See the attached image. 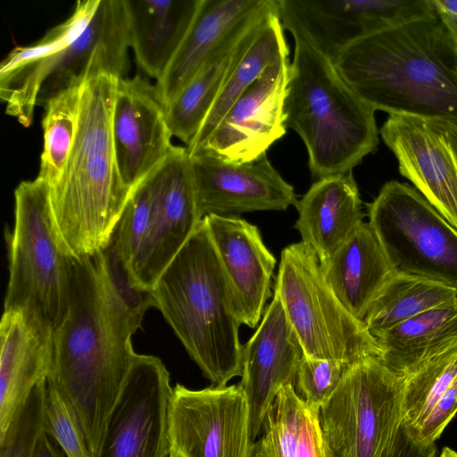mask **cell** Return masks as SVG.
<instances>
[{
	"label": "cell",
	"instance_id": "6da1fadb",
	"mask_svg": "<svg viewBox=\"0 0 457 457\" xmlns=\"http://www.w3.org/2000/svg\"><path fill=\"white\" fill-rule=\"evenodd\" d=\"M134 333L104 286L93 256L78 258L68 311L52 337L46 382L74 411L90 457L99 451L137 355L131 344Z\"/></svg>",
	"mask_w": 457,
	"mask_h": 457
},
{
	"label": "cell",
	"instance_id": "7a4b0ae2",
	"mask_svg": "<svg viewBox=\"0 0 457 457\" xmlns=\"http://www.w3.org/2000/svg\"><path fill=\"white\" fill-rule=\"evenodd\" d=\"M333 64L375 111L457 124V46L438 13L367 34Z\"/></svg>",
	"mask_w": 457,
	"mask_h": 457
},
{
	"label": "cell",
	"instance_id": "3957f363",
	"mask_svg": "<svg viewBox=\"0 0 457 457\" xmlns=\"http://www.w3.org/2000/svg\"><path fill=\"white\" fill-rule=\"evenodd\" d=\"M118 78L83 83L77 133L63 171L49 187L58 228L77 258L93 256L109 240L132 193L117 164L112 117Z\"/></svg>",
	"mask_w": 457,
	"mask_h": 457
},
{
	"label": "cell",
	"instance_id": "277c9868",
	"mask_svg": "<svg viewBox=\"0 0 457 457\" xmlns=\"http://www.w3.org/2000/svg\"><path fill=\"white\" fill-rule=\"evenodd\" d=\"M152 293L155 307L212 386H227L241 376L242 321L204 219Z\"/></svg>",
	"mask_w": 457,
	"mask_h": 457
},
{
	"label": "cell",
	"instance_id": "5b68a950",
	"mask_svg": "<svg viewBox=\"0 0 457 457\" xmlns=\"http://www.w3.org/2000/svg\"><path fill=\"white\" fill-rule=\"evenodd\" d=\"M285 124L303 139L312 179L353 171L378 145L375 110L333 62L295 39L284 105Z\"/></svg>",
	"mask_w": 457,
	"mask_h": 457
},
{
	"label": "cell",
	"instance_id": "8992f818",
	"mask_svg": "<svg viewBox=\"0 0 457 457\" xmlns=\"http://www.w3.org/2000/svg\"><path fill=\"white\" fill-rule=\"evenodd\" d=\"M14 196L4 312H21L53 335L68 311L78 258L58 228L45 180L22 181Z\"/></svg>",
	"mask_w": 457,
	"mask_h": 457
},
{
	"label": "cell",
	"instance_id": "52a82bcc",
	"mask_svg": "<svg viewBox=\"0 0 457 457\" xmlns=\"http://www.w3.org/2000/svg\"><path fill=\"white\" fill-rule=\"evenodd\" d=\"M275 291L306 357L347 365L379 357L376 338L339 301L317 254L303 241L282 250Z\"/></svg>",
	"mask_w": 457,
	"mask_h": 457
},
{
	"label": "cell",
	"instance_id": "ba28073f",
	"mask_svg": "<svg viewBox=\"0 0 457 457\" xmlns=\"http://www.w3.org/2000/svg\"><path fill=\"white\" fill-rule=\"evenodd\" d=\"M367 207L395 272L457 289V229L414 187L388 181Z\"/></svg>",
	"mask_w": 457,
	"mask_h": 457
},
{
	"label": "cell",
	"instance_id": "9c48e42d",
	"mask_svg": "<svg viewBox=\"0 0 457 457\" xmlns=\"http://www.w3.org/2000/svg\"><path fill=\"white\" fill-rule=\"evenodd\" d=\"M403 378L377 357L351 364L320 409L333 457H382L402 422Z\"/></svg>",
	"mask_w": 457,
	"mask_h": 457
},
{
	"label": "cell",
	"instance_id": "30bf717a",
	"mask_svg": "<svg viewBox=\"0 0 457 457\" xmlns=\"http://www.w3.org/2000/svg\"><path fill=\"white\" fill-rule=\"evenodd\" d=\"M168 435L179 457H253L248 399L239 386L172 388Z\"/></svg>",
	"mask_w": 457,
	"mask_h": 457
},
{
	"label": "cell",
	"instance_id": "8fae6325",
	"mask_svg": "<svg viewBox=\"0 0 457 457\" xmlns=\"http://www.w3.org/2000/svg\"><path fill=\"white\" fill-rule=\"evenodd\" d=\"M278 16L294 39L332 62L356 39L412 20L437 14L432 0H277Z\"/></svg>",
	"mask_w": 457,
	"mask_h": 457
},
{
	"label": "cell",
	"instance_id": "7c38bea8",
	"mask_svg": "<svg viewBox=\"0 0 457 457\" xmlns=\"http://www.w3.org/2000/svg\"><path fill=\"white\" fill-rule=\"evenodd\" d=\"M149 178L151 198L147 230L131 272L138 286L152 290L203 218L187 147L175 145Z\"/></svg>",
	"mask_w": 457,
	"mask_h": 457
},
{
	"label": "cell",
	"instance_id": "4fadbf2b",
	"mask_svg": "<svg viewBox=\"0 0 457 457\" xmlns=\"http://www.w3.org/2000/svg\"><path fill=\"white\" fill-rule=\"evenodd\" d=\"M379 133L401 175L457 229V124L390 114Z\"/></svg>",
	"mask_w": 457,
	"mask_h": 457
},
{
	"label": "cell",
	"instance_id": "5bb4252c",
	"mask_svg": "<svg viewBox=\"0 0 457 457\" xmlns=\"http://www.w3.org/2000/svg\"><path fill=\"white\" fill-rule=\"evenodd\" d=\"M172 388L161 359L137 354L95 457H169Z\"/></svg>",
	"mask_w": 457,
	"mask_h": 457
},
{
	"label": "cell",
	"instance_id": "9a60e30c",
	"mask_svg": "<svg viewBox=\"0 0 457 457\" xmlns=\"http://www.w3.org/2000/svg\"><path fill=\"white\" fill-rule=\"evenodd\" d=\"M200 214L237 216L255 211H284L297 204L294 187L272 166L267 154L231 162L201 150L190 155Z\"/></svg>",
	"mask_w": 457,
	"mask_h": 457
},
{
	"label": "cell",
	"instance_id": "2e32d148",
	"mask_svg": "<svg viewBox=\"0 0 457 457\" xmlns=\"http://www.w3.org/2000/svg\"><path fill=\"white\" fill-rule=\"evenodd\" d=\"M112 130L119 171L131 191L175 147L160 91L140 75L118 79Z\"/></svg>",
	"mask_w": 457,
	"mask_h": 457
},
{
	"label": "cell",
	"instance_id": "e0dca14e",
	"mask_svg": "<svg viewBox=\"0 0 457 457\" xmlns=\"http://www.w3.org/2000/svg\"><path fill=\"white\" fill-rule=\"evenodd\" d=\"M289 67L288 57L266 68L235 101L199 151L237 162L266 154L287 131L284 105Z\"/></svg>",
	"mask_w": 457,
	"mask_h": 457
},
{
	"label": "cell",
	"instance_id": "ac0fdd59",
	"mask_svg": "<svg viewBox=\"0 0 457 457\" xmlns=\"http://www.w3.org/2000/svg\"><path fill=\"white\" fill-rule=\"evenodd\" d=\"M129 35L125 0H100L85 31L50 58L39 75L37 104L100 74L126 78Z\"/></svg>",
	"mask_w": 457,
	"mask_h": 457
},
{
	"label": "cell",
	"instance_id": "d6986e66",
	"mask_svg": "<svg viewBox=\"0 0 457 457\" xmlns=\"http://www.w3.org/2000/svg\"><path fill=\"white\" fill-rule=\"evenodd\" d=\"M303 354L280 297L274 290L261 324L242 351V378L238 385L248 399L253 443L279 389L287 384L295 386Z\"/></svg>",
	"mask_w": 457,
	"mask_h": 457
},
{
	"label": "cell",
	"instance_id": "ffe728a7",
	"mask_svg": "<svg viewBox=\"0 0 457 457\" xmlns=\"http://www.w3.org/2000/svg\"><path fill=\"white\" fill-rule=\"evenodd\" d=\"M231 286L242 321L255 328L271 296L276 258L263 243L259 228L237 216L204 218Z\"/></svg>",
	"mask_w": 457,
	"mask_h": 457
},
{
	"label": "cell",
	"instance_id": "44dd1931",
	"mask_svg": "<svg viewBox=\"0 0 457 457\" xmlns=\"http://www.w3.org/2000/svg\"><path fill=\"white\" fill-rule=\"evenodd\" d=\"M277 8V0H270L265 8L232 33L166 105L170 130L187 146L195 137L219 93L257 37L267 17Z\"/></svg>",
	"mask_w": 457,
	"mask_h": 457
},
{
	"label": "cell",
	"instance_id": "7402d4cb",
	"mask_svg": "<svg viewBox=\"0 0 457 457\" xmlns=\"http://www.w3.org/2000/svg\"><path fill=\"white\" fill-rule=\"evenodd\" d=\"M100 0L77 1L72 14L28 46L13 48L0 66V97L6 113L29 127L37 105L38 74L54 54L74 42L93 19Z\"/></svg>",
	"mask_w": 457,
	"mask_h": 457
},
{
	"label": "cell",
	"instance_id": "603a6c76",
	"mask_svg": "<svg viewBox=\"0 0 457 457\" xmlns=\"http://www.w3.org/2000/svg\"><path fill=\"white\" fill-rule=\"evenodd\" d=\"M295 208L298 219L295 228L302 241L315 252L321 268L365 216L353 171L316 180Z\"/></svg>",
	"mask_w": 457,
	"mask_h": 457
},
{
	"label": "cell",
	"instance_id": "cb8c5ba5",
	"mask_svg": "<svg viewBox=\"0 0 457 457\" xmlns=\"http://www.w3.org/2000/svg\"><path fill=\"white\" fill-rule=\"evenodd\" d=\"M0 357V435L35 386L47 378L53 335L21 312H4Z\"/></svg>",
	"mask_w": 457,
	"mask_h": 457
},
{
	"label": "cell",
	"instance_id": "d4e9b609",
	"mask_svg": "<svg viewBox=\"0 0 457 457\" xmlns=\"http://www.w3.org/2000/svg\"><path fill=\"white\" fill-rule=\"evenodd\" d=\"M270 0H201L194 20L156 86L165 106L193 79L208 57Z\"/></svg>",
	"mask_w": 457,
	"mask_h": 457
},
{
	"label": "cell",
	"instance_id": "484cf974",
	"mask_svg": "<svg viewBox=\"0 0 457 457\" xmlns=\"http://www.w3.org/2000/svg\"><path fill=\"white\" fill-rule=\"evenodd\" d=\"M321 269L337 297L361 321L395 273L375 232L364 221Z\"/></svg>",
	"mask_w": 457,
	"mask_h": 457
},
{
	"label": "cell",
	"instance_id": "4316f807",
	"mask_svg": "<svg viewBox=\"0 0 457 457\" xmlns=\"http://www.w3.org/2000/svg\"><path fill=\"white\" fill-rule=\"evenodd\" d=\"M201 0H125L129 45L139 68L158 81L182 43Z\"/></svg>",
	"mask_w": 457,
	"mask_h": 457
},
{
	"label": "cell",
	"instance_id": "83f0119b",
	"mask_svg": "<svg viewBox=\"0 0 457 457\" xmlns=\"http://www.w3.org/2000/svg\"><path fill=\"white\" fill-rule=\"evenodd\" d=\"M379 361L401 378L457 345V298L378 335Z\"/></svg>",
	"mask_w": 457,
	"mask_h": 457
},
{
	"label": "cell",
	"instance_id": "f1b7e54d",
	"mask_svg": "<svg viewBox=\"0 0 457 457\" xmlns=\"http://www.w3.org/2000/svg\"><path fill=\"white\" fill-rule=\"evenodd\" d=\"M259 436L253 457H332L320 409L303 400L291 384L278 392Z\"/></svg>",
	"mask_w": 457,
	"mask_h": 457
},
{
	"label": "cell",
	"instance_id": "f546056e",
	"mask_svg": "<svg viewBox=\"0 0 457 457\" xmlns=\"http://www.w3.org/2000/svg\"><path fill=\"white\" fill-rule=\"evenodd\" d=\"M284 28L277 11L271 12L239 63L219 93L198 133L187 146L190 155L197 153L242 93L270 65L288 58Z\"/></svg>",
	"mask_w": 457,
	"mask_h": 457
},
{
	"label": "cell",
	"instance_id": "4dcf8cb0",
	"mask_svg": "<svg viewBox=\"0 0 457 457\" xmlns=\"http://www.w3.org/2000/svg\"><path fill=\"white\" fill-rule=\"evenodd\" d=\"M456 298L457 289L452 287L395 272L371 303L363 322L376 337L395 325Z\"/></svg>",
	"mask_w": 457,
	"mask_h": 457
},
{
	"label": "cell",
	"instance_id": "1f68e13d",
	"mask_svg": "<svg viewBox=\"0 0 457 457\" xmlns=\"http://www.w3.org/2000/svg\"><path fill=\"white\" fill-rule=\"evenodd\" d=\"M82 86L69 87L44 104V148L37 177L49 187L60 179L75 140Z\"/></svg>",
	"mask_w": 457,
	"mask_h": 457
},
{
	"label": "cell",
	"instance_id": "d6a6232c",
	"mask_svg": "<svg viewBox=\"0 0 457 457\" xmlns=\"http://www.w3.org/2000/svg\"><path fill=\"white\" fill-rule=\"evenodd\" d=\"M457 378V345L403 378V422L417 427Z\"/></svg>",
	"mask_w": 457,
	"mask_h": 457
},
{
	"label": "cell",
	"instance_id": "836d02e7",
	"mask_svg": "<svg viewBox=\"0 0 457 457\" xmlns=\"http://www.w3.org/2000/svg\"><path fill=\"white\" fill-rule=\"evenodd\" d=\"M93 259L104 285L137 330L145 313L155 307V302L152 290L141 287L135 281L120 253L114 231Z\"/></svg>",
	"mask_w": 457,
	"mask_h": 457
},
{
	"label": "cell",
	"instance_id": "e575fe53",
	"mask_svg": "<svg viewBox=\"0 0 457 457\" xmlns=\"http://www.w3.org/2000/svg\"><path fill=\"white\" fill-rule=\"evenodd\" d=\"M46 378L39 381L0 435V457H36L44 429Z\"/></svg>",
	"mask_w": 457,
	"mask_h": 457
},
{
	"label": "cell",
	"instance_id": "d590c367",
	"mask_svg": "<svg viewBox=\"0 0 457 457\" xmlns=\"http://www.w3.org/2000/svg\"><path fill=\"white\" fill-rule=\"evenodd\" d=\"M44 429L68 457H90L78 419L60 393L46 382Z\"/></svg>",
	"mask_w": 457,
	"mask_h": 457
},
{
	"label": "cell",
	"instance_id": "8d00e7d4",
	"mask_svg": "<svg viewBox=\"0 0 457 457\" xmlns=\"http://www.w3.org/2000/svg\"><path fill=\"white\" fill-rule=\"evenodd\" d=\"M349 366L339 361L309 358L303 354L295 388L309 404L320 409L333 395Z\"/></svg>",
	"mask_w": 457,
	"mask_h": 457
},
{
	"label": "cell",
	"instance_id": "74e56055",
	"mask_svg": "<svg viewBox=\"0 0 457 457\" xmlns=\"http://www.w3.org/2000/svg\"><path fill=\"white\" fill-rule=\"evenodd\" d=\"M457 412V378L438 399L426 418L415 428L419 437L435 444Z\"/></svg>",
	"mask_w": 457,
	"mask_h": 457
},
{
	"label": "cell",
	"instance_id": "f35d334b",
	"mask_svg": "<svg viewBox=\"0 0 457 457\" xmlns=\"http://www.w3.org/2000/svg\"><path fill=\"white\" fill-rule=\"evenodd\" d=\"M436 445L422 441L415 429L402 422L382 457H436Z\"/></svg>",
	"mask_w": 457,
	"mask_h": 457
},
{
	"label": "cell",
	"instance_id": "ab89813d",
	"mask_svg": "<svg viewBox=\"0 0 457 457\" xmlns=\"http://www.w3.org/2000/svg\"><path fill=\"white\" fill-rule=\"evenodd\" d=\"M36 457H68L58 444L44 433L39 439Z\"/></svg>",
	"mask_w": 457,
	"mask_h": 457
},
{
	"label": "cell",
	"instance_id": "60d3db41",
	"mask_svg": "<svg viewBox=\"0 0 457 457\" xmlns=\"http://www.w3.org/2000/svg\"><path fill=\"white\" fill-rule=\"evenodd\" d=\"M437 13L457 46V16L443 12Z\"/></svg>",
	"mask_w": 457,
	"mask_h": 457
},
{
	"label": "cell",
	"instance_id": "b9f144b4",
	"mask_svg": "<svg viewBox=\"0 0 457 457\" xmlns=\"http://www.w3.org/2000/svg\"><path fill=\"white\" fill-rule=\"evenodd\" d=\"M437 12H443L457 16V0H432Z\"/></svg>",
	"mask_w": 457,
	"mask_h": 457
},
{
	"label": "cell",
	"instance_id": "7bdbcfd3",
	"mask_svg": "<svg viewBox=\"0 0 457 457\" xmlns=\"http://www.w3.org/2000/svg\"><path fill=\"white\" fill-rule=\"evenodd\" d=\"M438 457H457V452L450 447H444Z\"/></svg>",
	"mask_w": 457,
	"mask_h": 457
},
{
	"label": "cell",
	"instance_id": "ee69618b",
	"mask_svg": "<svg viewBox=\"0 0 457 457\" xmlns=\"http://www.w3.org/2000/svg\"><path fill=\"white\" fill-rule=\"evenodd\" d=\"M169 457H179V455L175 454V453H170V456Z\"/></svg>",
	"mask_w": 457,
	"mask_h": 457
},
{
	"label": "cell",
	"instance_id": "f6af8a7d",
	"mask_svg": "<svg viewBox=\"0 0 457 457\" xmlns=\"http://www.w3.org/2000/svg\"><path fill=\"white\" fill-rule=\"evenodd\" d=\"M333 457V456H332Z\"/></svg>",
	"mask_w": 457,
	"mask_h": 457
}]
</instances>
